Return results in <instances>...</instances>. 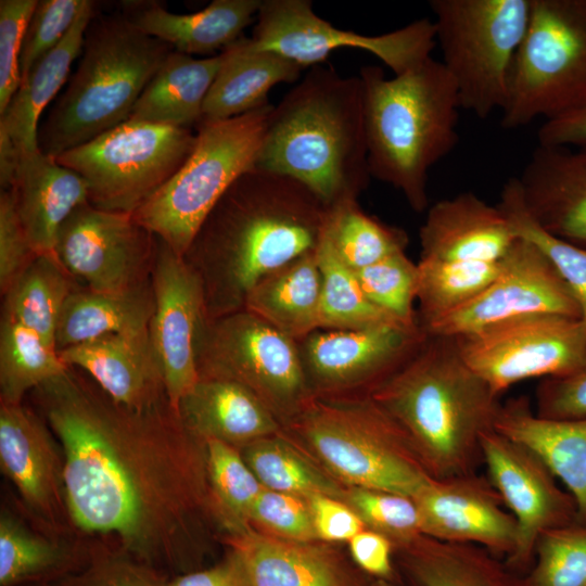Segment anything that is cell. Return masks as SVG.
Segmentation results:
<instances>
[{
    "mask_svg": "<svg viewBox=\"0 0 586 586\" xmlns=\"http://www.w3.org/2000/svg\"><path fill=\"white\" fill-rule=\"evenodd\" d=\"M63 456L69 520L170 578L199 569L194 537L214 498L205 443L168 400L144 409L115 403L68 368L34 390Z\"/></svg>",
    "mask_w": 586,
    "mask_h": 586,
    "instance_id": "cell-1",
    "label": "cell"
},
{
    "mask_svg": "<svg viewBox=\"0 0 586 586\" xmlns=\"http://www.w3.org/2000/svg\"><path fill=\"white\" fill-rule=\"evenodd\" d=\"M328 208L284 175L254 167L237 179L184 255L202 281L205 319L242 310L265 276L316 250Z\"/></svg>",
    "mask_w": 586,
    "mask_h": 586,
    "instance_id": "cell-2",
    "label": "cell"
},
{
    "mask_svg": "<svg viewBox=\"0 0 586 586\" xmlns=\"http://www.w3.org/2000/svg\"><path fill=\"white\" fill-rule=\"evenodd\" d=\"M368 395L400 425L432 477L477 472L500 396L467 365L454 337L426 335Z\"/></svg>",
    "mask_w": 586,
    "mask_h": 586,
    "instance_id": "cell-3",
    "label": "cell"
},
{
    "mask_svg": "<svg viewBox=\"0 0 586 586\" xmlns=\"http://www.w3.org/2000/svg\"><path fill=\"white\" fill-rule=\"evenodd\" d=\"M255 167L295 179L328 207L357 199L371 177L359 76L309 67L272 107Z\"/></svg>",
    "mask_w": 586,
    "mask_h": 586,
    "instance_id": "cell-4",
    "label": "cell"
},
{
    "mask_svg": "<svg viewBox=\"0 0 586 586\" xmlns=\"http://www.w3.org/2000/svg\"><path fill=\"white\" fill-rule=\"evenodd\" d=\"M370 176L400 191L421 213L429 206L430 169L457 145L460 102L455 81L432 56L386 78L360 68Z\"/></svg>",
    "mask_w": 586,
    "mask_h": 586,
    "instance_id": "cell-5",
    "label": "cell"
},
{
    "mask_svg": "<svg viewBox=\"0 0 586 586\" xmlns=\"http://www.w3.org/2000/svg\"><path fill=\"white\" fill-rule=\"evenodd\" d=\"M174 49L126 15L93 17L68 85L38 129L41 152L55 157L126 122Z\"/></svg>",
    "mask_w": 586,
    "mask_h": 586,
    "instance_id": "cell-6",
    "label": "cell"
},
{
    "mask_svg": "<svg viewBox=\"0 0 586 586\" xmlns=\"http://www.w3.org/2000/svg\"><path fill=\"white\" fill-rule=\"evenodd\" d=\"M290 424L349 486L413 497L432 477L400 425L369 395L355 402L311 396Z\"/></svg>",
    "mask_w": 586,
    "mask_h": 586,
    "instance_id": "cell-7",
    "label": "cell"
},
{
    "mask_svg": "<svg viewBox=\"0 0 586 586\" xmlns=\"http://www.w3.org/2000/svg\"><path fill=\"white\" fill-rule=\"evenodd\" d=\"M272 107L269 103L229 119L201 122L189 158L132 213L135 220L184 257L222 195L255 167Z\"/></svg>",
    "mask_w": 586,
    "mask_h": 586,
    "instance_id": "cell-8",
    "label": "cell"
},
{
    "mask_svg": "<svg viewBox=\"0 0 586 586\" xmlns=\"http://www.w3.org/2000/svg\"><path fill=\"white\" fill-rule=\"evenodd\" d=\"M436 44L460 107L481 119L506 104L531 0H431Z\"/></svg>",
    "mask_w": 586,
    "mask_h": 586,
    "instance_id": "cell-9",
    "label": "cell"
},
{
    "mask_svg": "<svg viewBox=\"0 0 586 586\" xmlns=\"http://www.w3.org/2000/svg\"><path fill=\"white\" fill-rule=\"evenodd\" d=\"M586 103V0H531L501 110L505 129L551 119Z\"/></svg>",
    "mask_w": 586,
    "mask_h": 586,
    "instance_id": "cell-10",
    "label": "cell"
},
{
    "mask_svg": "<svg viewBox=\"0 0 586 586\" xmlns=\"http://www.w3.org/2000/svg\"><path fill=\"white\" fill-rule=\"evenodd\" d=\"M195 142L190 128L127 119L54 160L84 178L91 205L132 214L182 167Z\"/></svg>",
    "mask_w": 586,
    "mask_h": 586,
    "instance_id": "cell-11",
    "label": "cell"
},
{
    "mask_svg": "<svg viewBox=\"0 0 586 586\" xmlns=\"http://www.w3.org/2000/svg\"><path fill=\"white\" fill-rule=\"evenodd\" d=\"M199 377L242 384L289 421L313 396L297 342L242 309L204 320L196 352Z\"/></svg>",
    "mask_w": 586,
    "mask_h": 586,
    "instance_id": "cell-12",
    "label": "cell"
},
{
    "mask_svg": "<svg viewBox=\"0 0 586 586\" xmlns=\"http://www.w3.org/2000/svg\"><path fill=\"white\" fill-rule=\"evenodd\" d=\"M250 39L256 48L277 52L304 68L321 64L333 50L360 49L377 56L395 75L431 58L437 46L430 18L369 36L332 26L315 13L309 0H262Z\"/></svg>",
    "mask_w": 586,
    "mask_h": 586,
    "instance_id": "cell-13",
    "label": "cell"
},
{
    "mask_svg": "<svg viewBox=\"0 0 586 586\" xmlns=\"http://www.w3.org/2000/svg\"><path fill=\"white\" fill-rule=\"evenodd\" d=\"M467 365L499 396L528 379L566 375L586 365L581 319L528 315L454 337Z\"/></svg>",
    "mask_w": 586,
    "mask_h": 586,
    "instance_id": "cell-14",
    "label": "cell"
},
{
    "mask_svg": "<svg viewBox=\"0 0 586 586\" xmlns=\"http://www.w3.org/2000/svg\"><path fill=\"white\" fill-rule=\"evenodd\" d=\"M537 314L581 318L573 293L552 263L536 245L518 237L498 275L480 294L422 331L456 337Z\"/></svg>",
    "mask_w": 586,
    "mask_h": 586,
    "instance_id": "cell-15",
    "label": "cell"
},
{
    "mask_svg": "<svg viewBox=\"0 0 586 586\" xmlns=\"http://www.w3.org/2000/svg\"><path fill=\"white\" fill-rule=\"evenodd\" d=\"M154 311L150 343L166 395L177 412L181 398L199 380L196 352L205 320L201 278L183 256L156 238L152 273Z\"/></svg>",
    "mask_w": 586,
    "mask_h": 586,
    "instance_id": "cell-16",
    "label": "cell"
},
{
    "mask_svg": "<svg viewBox=\"0 0 586 586\" xmlns=\"http://www.w3.org/2000/svg\"><path fill=\"white\" fill-rule=\"evenodd\" d=\"M481 450L487 477L518 524L517 549L507 560L525 565L542 533L577 522L575 500L538 455L495 429L482 435Z\"/></svg>",
    "mask_w": 586,
    "mask_h": 586,
    "instance_id": "cell-17",
    "label": "cell"
},
{
    "mask_svg": "<svg viewBox=\"0 0 586 586\" xmlns=\"http://www.w3.org/2000/svg\"><path fill=\"white\" fill-rule=\"evenodd\" d=\"M154 235L132 214L86 203L62 225L54 254L72 277L99 292H117L142 283L141 269Z\"/></svg>",
    "mask_w": 586,
    "mask_h": 586,
    "instance_id": "cell-18",
    "label": "cell"
},
{
    "mask_svg": "<svg viewBox=\"0 0 586 586\" xmlns=\"http://www.w3.org/2000/svg\"><path fill=\"white\" fill-rule=\"evenodd\" d=\"M425 336L421 329L396 326L316 330L297 346L308 386L316 396L360 385H369L371 392L416 352Z\"/></svg>",
    "mask_w": 586,
    "mask_h": 586,
    "instance_id": "cell-19",
    "label": "cell"
},
{
    "mask_svg": "<svg viewBox=\"0 0 586 586\" xmlns=\"http://www.w3.org/2000/svg\"><path fill=\"white\" fill-rule=\"evenodd\" d=\"M422 535L474 544L509 559L518 545V524L488 477L477 472L431 477L412 497Z\"/></svg>",
    "mask_w": 586,
    "mask_h": 586,
    "instance_id": "cell-20",
    "label": "cell"
},
{
    "mask_svg": "<svg viewBox=\"0 0 586 586\" xmlns=\"http://www.w3.org/2000/svg\"><path fill=\"white\" fill-rule=\"evenodd\" d=\"M48 425L21 404L0 402V468L28 510L58 534L69 522L63 456Z\"/></svg>",
    "mask_w": 586,
    "mask_h": 586,
    "instance_id": "cell-21",
    "label": "cell"
},
{
    "mask_svg": "<svg viewBox=\"0 0 586 586\" xmlns=\"http://www.w3.org/2000/svg\"><path fill=\"white\" fill-rule=\"evenodd\" d=\"M515 178L525 209L543 229L586 247V146L538 144Z\"/></svg>",
    "mask_w": 586,
    "mask_h": 586,
    "instance_id": "cell-22",
    "label": "cell"
},
{
    "mask_svg": "<svg viewBox=\"0 0 586 586\" xmlns=\"http://www.w3.org/2000/svg\"><path fill=\"white\" fill-rule=\"evenodd\" d=\"M90 1L61 42L24 78L0 114V184L10 188L18 158L39 150V118L65 84L74 60L80 55L85 34L95 16Z\"/></svg>",
    "mask_w": 586,
    "mask_h": 586,
    "instance_id": "cell-23",
    "label": "cell"
},
{
    "mask_svg": "<svg viewBox=\"0 0 586 586\" xmlns=\"http://www.w3.org/2000/svg\"><path fill=\"white\" fill-rule=\"evenodd\" d=\"M63 362L78 368L115 403L144 409L168 400L149 329L106 334L59 351Z\"/></svg>",
    "mask_w": 586,
    "mask_h": 586,
    "instance_id": "cell-24",
    "label": "cell"
},
{
    "mask_svg": "<svg viewBox=\"0 0 586 586\" xmlns=\"http://www.w3.org/2000/svg\"><path fill=\"white\" fill-rule=\"evenodd\" d=\"M419 237L420 258L488 263L502 260L518 240L501 208L470 191L431 205Z\"/></svg>",
    "mask_w": 586,
    "mask_h": 586,
    "instance_id": "cell-25",
    "label": "cell"
},
{
    "mask_svg": "<svg viewBox=\"0 0 586 586\" xmlns=\"http://www.w3.org/2000/svg\"><path fill=\"white\" fill-rule=\"evenodd\" d=\"M228 544L242 558L252 586H367L334 549L247 528Z\"/></svg>",
    "mask_w": 586,
    "mask_h": 586,
    "instance_id": "cell-26",
    "label": "cell"
},
{
    "mask_svg": "<svg viewBox=\"0 0 586 586\" xmlns=\"http://www.w3.org/2000/svg\"><path fill=\"white\" fill-rule=\"evenodd\" d=\"M10 190L21 225L37 255L54 253L64 221L77 207L89 203L84 178L40 149L18 158Z\"/></svg>",
    "mask_w": 586,
    "mask_h": 586,
    "instance_id": "cell-27",
    "label": "cell"
},
{
    "mask_svg": "<svg viewBox=\"0 0 586 586\" xmlns=\"http://www.w3.org/2000/svg\"><path fill=\"white\" fill-rule=\"evenodd\" d=\"M177 413L202 441L214 438L237 448L275 435L276 416L249 388L234 381L199 377L181 398Z\"/></svg>",
    "mask_w": 586,
    "mask_h": 586,
    "instance_id": "cell-28",
    "label": "cell"
},
{
    "mask_svg": "<svg viewBox=\"0 0 586 586\" xmlns=\"http://www.w3.org/2000/svg\"><path fill=\"white\" fill-rule=\"evenodd\" d=\"M495 430L542 458L574 498L577 522L586 525V418L544 419L527 397L519 396L501 403Z\"/></svg>",
    "mask_w": 586,
    "mask_h": 586,
    "instance_id": "cell-29",
    "label": "cell"
},
{
    "mask_svg": "<svg viewBox=\"0 0 586 586\" xmlns=\"http://www.w3.org/2000/svg\"><path fill=\"white\" fill-rule=\"evenodd\" d=\"M260 4L262 0H214L195 13L176 14L155 1L132 2L124 14L140 31L175 51L208 55L239 40Z\"/></svg>",
    "mask_w": 586,
    "mask_h": 586,
    "instance_id": "cell-30",
    "label": "cell"
},
{
    "mask_svg": "<svg viewBox=\"0 0 586 586\" xmlns=\"http://www.w3.org/2000/svg\"><path fill=\"white\" fill-rule=\"evenodd\" d=\"M221 54L201 122L229 119L265 106L271 88L298 81L305 69L277 52L256 48L243 36Z\"/></svg>",
    "mask_w": 586,
    "mask_h": 586,
    "instance_id": "cell-31",
    "label": "cell"
},
{
    "mask_svg": "<svg viewBox=\"0 0 586 586\" xmlns=\"http://www.w3.org/2000/svg\"><path fill=\"white\" fill-rule=\"evenodd\" d=\"M321 283L313 250L265 276L249 293L243 309L300 342L319 330Z\"/></svg>",
    "mask_w": 586,
    "mask_h": 586,
    "instance_id": "cell-32",
    "label": "cell"
},
{
    "mask_svg": "<svg viewBox=\"0 0 586 586\" xmlns=\"http://www.w3.org/2000/svg\"><path fill=\"white\" fill-rule=\"evenodd\" d=\"M222 63L173 50L137 100L128 119L191 128L202 120L207 93Z\"/></svg>",
    "mask_w": 586,
    "mask_h": 586,
    "instance_id": "cell-33",
    "label": "cell"
},
{
    "mask_svg": "<svg viewBox=\"0 0 586 586\" xmlns=\"http://www.w3.org/2000/svg\"><path fill=\"white\" fill-rule=\"evenodd\" d=\"M154 311L152 285L140 283L117 292L74 290L65 301L55 329V348L106 334L149 329Z\"/></svg>",
    "mask_w": 586,
    "mask_h": 586,
    "instance_id": "cell-34",
    "label": "cell"
},
{
    "mask_svg": "<svg viewBox=\"0 0 586 586\" xmlns=\"http://www.w3.org/2000/svg\"><path fill=\"white\" fill-rule=\"evenodd\" d=\"M89 544L42 537L12 515L0 518V586L50 584L80 570Z\"/></svg>",
    "mask_w": 586,
    "mask_h": 586,
    "instance_id": "cell-35",
    "label": "cell"
},
{
    "mask_svg": "<svg viewBox=\"0 0 586 586\" xmlns=\"http://www.w3.org/2000/svg\"><path fill=\"white\" fill-rule=\"evenodd\" d=\"M417 586H510L487 549L421 535L396 548Z\"/></svg>",
    "mask_w": 586,
    "mask_h": 586,
    "instance_id": "cell-36",
    "label": "cell"
},
{
    "mask_svg": "<svg viewBox=\"0 0 586 586\" xmlns=\"http://www.w3.org/2000/svg\"><path fill=\"white\" fill-rule=\"evenodd\" d=\"M71 277L54 253L36 255L3 294L1 318L25 326L55 346L59 317L74 291Z\"/></svg>",
    "mask_w": 586,
    "mask_h": 586,
    "instance_id": "cell-37",
    "label": "cell"
},
{
    "mask_svg": "<svg viewBox=\"0 0 586 586\" xmlns=\"http://www.w3.org/2000/svg\"><path fill=\"white\" fill-rule=\"evenodd\" d=\"M320 240L352 270L406 252L408 245L403 229L366 214L356 198L344 199L328 208Z\"/></svg>",
    "mask_w": 586,
    "mask_h": 586,
    "instance_id": "cell-38",
    "label": "cell"
},
{
    "mask_svg": "<svg viewBox=\"0 0 586 586\" xmlns=\"http://www.w3.org/2000/svg\"><path fill=\"white\" fill-rule=\"evenodd\" d=\"M67 367L55 346L13 320L0 323V402L21 404L24 396Z\"/></svg>",
    "mask_w": 586,
    "mask_h": 586,
    "instance_id": "cell-39",
    "label": "cell"
},
{
    "mask_svg": "<svg viewBox=\"0 0 586 586\" xmlns=\"http://www.w3.org/2000/svg\"><path fill=\"white\" fill-rule=\"evenodd\" d=\"M417 316L422 330L480 294L498 275L501 260H441L420 258Z\"/></svg>",
    "mask_w": 586,
    "mask_h": 586,
    "instance_id": "cell-40",
    "label": "cell"
},
{
    "mask_svg": "<svg viewBox=\"0 0 586 586\" xmlns=\"http://www.w3.org/2000/svg\"><path fill=\"white\" fill-rule=\"evenodd\" d=\"M316 253L322 279L319 330H361L384 326L407 328L367 298L354 271L341 263L321 240Z\"/></svg>",
    "mask_w": 586,
    "mask_h": 586,
    "instance_id": "cell-41",
    "label": "cell"
},
{
    "mask_svg": "<svg viewBox=\"0 0 586 586\" xmlns=\"http://www.w3.org/2000/svg\"><path fill=\"white\" fill-rule=\"evenodd\" d=\"M242 457L263 487L304 498L328 495L343 499L344 489L275 435L242 447Z\"/></svg>",
    "mask_w": 586,
    "mask_h": 586,
    "instance_id": "cell-42",
    "label": "cell"
},
{
    "mask_svg": "<svg viewBox=\"0 0 586 586\" xmlns=\"http://www.w3.org/2000/svg\"><path fill=\"white\" fill-rule=\"evenodd\" d=\"M497 205L508 217L515 234L536 245L569 285L586 332V247L564 241L543 229L525 209L515 177L502 187Z\"/></svg>",
    "mask_w": 586,
    "mask_h": 586,
    "instance_id": "cell-43",
    "label": "cell"
},
{
    "mask_svg": "<svg viewBox=\"0 0 586 586\" xmlns=\"http://www.w3.org/2000/svg\"><path fill=\"white\" fill-rule=\"evenodd\" d=\"M204 443L211 488L226 526L232 535L244 532L264 487L237 447L214 438Z\"/></svg>",
    "mask_w": 586,
    "mask_h": 586,
    "instance_id": "cell-44",
    "label": "cell"
},
{
    "mask_svg": "<svg viewBox=\"0 0 586 586\" xmlns=\"http://www.w3.org/2000/svg\"><path fill=\"white\" fill-rule=\"evenodd\" d=\"M367 298L410 329H420L417 302L418 264L406 252L387 256L370 266L353 270Z\"/></svg>",
    "mask_w": 586,
    "mask_h": 586,
    "instance_id": "cell-45",
    "label": "cell"
},
{
    "mask_svg": "<svg viewBox=\"0 0 586 586\" xmlns=\"http://www.w3.org/2000/svg\"><path fill=\"white\" fill-rule=\"evenodd\" d=\"M527 586H586V525L578 522L542 533Z\"/></svg>",
    "mask_w": 586,
    "mask_h": 586,
    "instance_id": "cell-46",
    "label": "cell"
},
{
    "mask_svg": "<svg viewBox=\"0 0 586 586\" xmlns=\"http://www.w3.org/2000/svg\"><path fill=\"white\" fill-rule=\"evenodd\" d=\"M367 528L387 537L394 548L422 535L418 507L412 497L364 487L349 486L343 499Z\"/></svg>",
    "mask_w": 586,
    "mask_h": 586,
    "instance_id": "cell-47",
    "label": "cell"
},
{
    "mask_svg": "<svg viewBox=\"0 0 586 586\" xmlns=\"http://www.w3.org/2000/svg\"><path fill=\"white\" fill-rule=\"evenodd\" d=\"M170 577L137 560L110 540L90 543L86 564L77 572L38 586H168Z\"/></svg>",
    "mask_w": 586,
    "mask_h": 586,
    "instance_id": "cell-48",
    "label": "cell"
},
{
    "mask_svg": "<svg viewBox=\"0 0 586 586\" xmlns=\"http://www.w3.org/2000/svg\"><path fill=\"white\" fill-rule=\"evenodd\" d=\"M89 0H40L25 29L21 54V81L68 33Z\"/></svg>",
    "mask_w": 586,
    "mask_h": 586,
    "instance_id": "cell-49",
    "label": "cell"
},
{
    "mask_svg": "<svg viewBox=\"0 0 586 586\" xmlns=\"http://www.w3.org/2000/svg\"><path fill=\"white\" fill-rule=\"evenodd\" d=\"M249 523L280 538L318 542L307 499L293 494L264 487L252 507Z\"/></svg>",
    "mask_w": 586,
    "mask_h": 586,
    "instance_id": "cell-50",
    "label": "cell"
},
{
    "mask_svg": "<svg viewBox=\"0 0 586 586\" xmlns=\"http://www.w3.org/2000/svg\"><path fill=\"white\" fill-rule=\"evenodd\" d=\"M38 0L0 1V114L21 84L20 54L28 21Z\"/></svg>",
    "mask_w": 586,
    "mask_h": 586,
    "instance_id": "cell-51",
    "label": "cell"
},
{
    "mask_svg": "<svg viewBox=\"0 0 586 586\" xmlns=\"http://www.w3.org/2000/svg\"><path fill=\"white\" fill-rule=\"evenodd\" d=\"M536 416L549 420L586 418V365L561 377L540 379L534 395Z\"/></svg>",
    "mask_w": 586,
    "mask_h": 586,
    "instance_id": "cell-52",
    "label": "cell"
},
{
    "mask_svg": "<svg viewBox=\"0 0 586 586\" xmlns=\"http://www.w3.org/2000/svg\"><path fill=\"white\" fill-rule=\"evenodd\" d=\"M36 255L21 225L12 190H1L0 290L2 295Z\"/></svg>",
    "mask_w": 586,
    "mask_h": 586,
    "instance_id": "cell-53",
    "label": "cell"
},
{
    "mask_svg": "<svg viewBox=\"0 0 586 586\" xmlns=\"http://www.w3.org/2000/svg\"><path fill=\"white\" fill-rule=\"evenodd\" d=\"M318 540L349 542L367 528L359 515L343 500L328 495L306 498Z\"/></svg>",
    "mask_w": 586,
    "mask_h": 586,
    "instance_id": "cell-54",
    "label": "cell"
},
{
    "mask_svg": "<svg viewBox=\"0 0 586 586\" xmlns=\"http://www.w3.org/2000/svg\"><path fill=\"white\" fill-rule=\"evenodd\" d=\"M348 547L352 559L360 571L379 579L386 581L392 577L394 545L387 537L365 528L348 542Z\"/></svg>",
    "mask_w": 586,
    "mask_h": 586,
    "instance_id": "cell-55",
    "label": "cell"
},
{
    "mask_svg": "<svg viewBox=\"0 0 586 586\" xmlns=\"http://www.w3.org/2000/svg\"><path fill=\"white\" fill-rule=\"evenodd\" d=\"M168 586H252L247 570L240 555L230 549L218 563L176 575Z\"/></svg>",
    "mask_w": 586,
    "mask_h": 586,
    "instance_id": "cell-56",
    "label": "cell"
},
{
    "mask_svg": "<svg viewBox=\"0 0 586 586\" xmlns=\"http://www.w3.org/2000/svg\"><path fill=\"white\" fill-rule=\"evenodd\" d=\"M539 145L586 146V103L570 112L544 120L537 131Z\"/></svg>",
    "mask_w": 586,
    "mask_h": 586,
    "instance_id": "cell-57",
    "label": "cell"
},
{
    "mask_svg": "<svg viewBox=\"0 0 586 586\" xmlns=\"http://www.w3.org/2000/svg\"><path fill=\"white\" fill-rule=\"evenodd\" d=\"M371 586H390L386 581L379 579L377 583L372 584Z\"/></svg>",
    "mask_w": 586,
    "mask_h": 586,
    "instance_id": "cell-58",
    "label": "cell"
},
{
    "mask_svg": "<svg viewBox=\"0 0 586 586\" xmlns=\"http://www.w3.org/2000/svg\"><path fill=\"white\" fill-rule=\"evenodd\" d=\"M28 586H38V585H28Z\"/></svg>",
    "mask_w": 586,
    "mask_h": 586,
    "instance_id": "cell-59",
    "label": "cell"
}]
</instances>
